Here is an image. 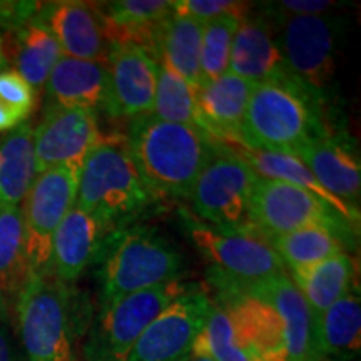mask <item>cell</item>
<instances>
[{"label":"cell","instance_id":"obj_1","mask_svg":"<svg viewBox=\"0 0 361 361\" xmlns=\"http://www.w3.org/2000/svg\"><path fill=\"white\" fill-rule=\"evenodd\" d=\"M129 154L156 196L189 197L197 176L219 142L204 130L147 114L130 121Z\"/></svg>","mask_w":361,"mask_h":361},{"label":"cell","instance_id":"obj_2","mask_svg":"<svg viewBox=\"0 0 361 361\" xmlns=\"http://www.w3.org/2000/svg\"><path fill=\"white\" fill-rule=\"evenodd\" d=\"M324 107L290 75L252 85L239 144L259 151L295 152L328 134Z\"/></svg>","mask_w":361,"mask_h":361},{"label":"cell","instance_id":"obj_3","mask_svg":"<svg viewBox=\"0 0 361 361\" xmlns=\"http://www.w3.org/2000/svg\"><path fill=\"white\" fill-rule=\"evenodd\" d=\"M156 200L123 137H102L80 166L75 206L96 216L112 231L117 226L124 228Z\"/></svg>","mask_w":361,"mask_h":361},{"label":"cell","instance_id":"obj_4","mask_svg":"<svg viewBox=\"0 0 361 361\" xmlns=\"http://www.w3.org/2000/svg\"><path fill=\"white\" fill-rule=\"evenodd\" d=\"M16 335L24 361H79L78 322L69 284L25 274L16 296Z\"/></svg>","mask_w":361,"mask_h":361},{"label":"cell","instance_id":"obj_5","mask_svg":"<svg viewBox=\"0 0 361 361\" xmlns=\"http://www.w3.org/2000/svg\"><path fill=\"white\" fill-rule=\"evenodd\" d=\"M186 234L209 264V279L219 298L243 295L256 284L286 274V264L255 231H233L184 214Z\"/></svg>","mask_w":361,"mask_h":361},{"label":"cell","instance_id":"obj_6","mask_svg":"<svg viewBox=\"0 0 361 361\" xmlns=\"http://www.w3.org/2000/svg\"><path fill=\"white\" fill-rule=\"evenodd\" d=\"M104 301L180 279L183 252L149 226H124L107 238L102 251Z\"/></svg>","mask_w":361,"mask_h":361},{"label":"cell","instance_id":"obj_7","mask_svg":"<svg viewBox=\"0 0 361 361\" xmlns=\"http://www.w3.org/2000/svg\"><path fill=\"white\" fill-rule=\"evenodd\" d=\"M259 176L223 142L189 192L194 213L206 224L233 231L251 229V200Z\"/></svg>","mask_w":361,"mask_h":361},{"label":"cell","instance_id":"obj_8","mask_svg":"<svg viewBox=\"0 0 361 361\" xmlns=\"http://www.w3.org/2000/svg\"><path fill=\"white\" fill-rule=\"evenodd\" d=\"M188 286V283L176 279L116 300L102 301V310L84 348V361L128 360L144 329L171 301L183 295Z\"/></svg>","mask_w":361,"mask_h":361},{"label":"cell","instance_id":"obj_9","mask_svg":"<svg viewBox=\"0 0 361 361\" xmlns=\"http://www.w3.org/2000/svg\"><path fill=\"white\" fill-rule=\"evenodd\" d=\"M278 47L284 69L324 107L329 101L341 19L335 16H298L281 19Z\"/></svg>","mask_w":361,"mask_h":361},{"label":"cell","instance_id":"obj_10","mask_svg":"<svg viewBox=\"0 0 361 361\" xmlns=\"http://www.w3.org/2000/svg\"><path fill=\"white\" fill-rule=\"evenodd\" d=\"M79 171L54 168L40 173L22 202L27 274H49L52 241L62 219L75 206Z\"/></svg>","mask_w":361,"mask_h":361},{"label":"cell","instance_id":"obj_11","mask_svg":"<svg viewBox=\"0 0 361 361\" xmlns=\"http://www.w3.org/2000/svg\"><path fill=\"white\" fill-rule=\"evenodd\" d=\"M328 226L353 234L355 226L305 189L283 180L258 178L251 200V229L266 241L274 236Z\"/></svg>","mask_w":361,"mask_h":361},{"label":"cell","instance_id":"obj_12","mask_svg":"<svg viewBox=\"0 0 361 361\" xmlns=\"http://www.w3.org/2000/svg\"><path fill=\"white\" fill-rule=\"evenodd\" d=\"M211 306L207 293L189 284L144 329L126 361H186Z\"/></svg>","mask_w":361,"mask_h":361},{"label":"cell","instance_id":"obj_13","mask_svg":"<svg viewBox=\"0 0 361 361\" xmlns=\"http://www.w3.org/2000/svg\"><path fill=\"white\" fill-rule=\"evenodd\" d=\"M101 141L96 112L45 104L42 119L34 128L37 174L62 166L79 171Z\"/></svg>","mask_w":361,"mask_h":361},{"label":"cell","instance_id":"obj_14","mask_svg":"<svg viewBox=\"0 0 361 361\" xmlns=\"http://www.w3.org/2000/svg\"><path fill=\"white\" fill-rule=\"evenodd\" d=\"M107 114L114 119H137L152 112L157 87V61L133 44H109L107 52Z\"/></svg>","mask_w":361,"mask_h":361},{"label":"cell","instance_id":"obj_15","mask_svg":"<svg viewBox=\"0 0 361 361\" xmlns=\"http://www.w3.org/2000/svg\"><path fill=\"white\" fill-rule=\"evenodd\" d=\"M35 17L47 25L64 57L92 62L107 61L109 40L104 30L99 4L79 0L40 4Z\"/></svg>","mask_w":361,"mask_h":361},{"label":"cell","instance_id":"obj_16","mask_svg":"<svg viewBox=\"0 0 361 361\" xmlns=\"http://www.w3.org/2000/svg\"><path fill=\"white\" fill-rule=\"evenodd\" d=\"M231 323L233 340L252 361H288L283 323L268 301L256 295L219 298Z\"/></svg>","mask_w":361,"mask_h":361},{"label":"cell","instance_id":"obj_17","mask_svg":"<svg viewBox=\"0 0 361 361\" xmlns=\"http://www.w3.org/2000/svg\"><path fill=\"white\" fill-rule=\"evenodd\" d=\"M273 306L283 323L288 361H322L318 346V318L290 278H273L247 291Z\"/></svg>","mask_w":361,"mask_h":361},{"label":"cell","instance_id":"obj_18","mask_svg":"<svg viewBox=\"0 0 361 361\" xmlns=\"http://www.w3.org/2000/svg\"><path fill=\"white\" fill-rule=\"evenodd\" d=\"M114 233L96 216L74 206L57 228L52 241L49 276L57 281L74 283L99 256L107 238Z\"/></svg>","mask_w":361,"mask_h":361},{"label":"cell","instance_id":"obj_19","mask_svg":"<svg viewBox=\"0 0 361 361\" xmlns=\"http://www.w3.org/2000/svg\"><path fill=\"white\" fill-rule=\"evenodd\" d=\"M295 156L305 162L326 191L358 209L361 166L353 144L345 141L341 135L328 133L311 137L298 149Z\"/></svg>","mask_w":361,"mask_h":361},{"label":"cell","instance_id":"obj_20","mask_svg":"<svg viewBox=\"0 0 361 361\" xmlns=\"http://www.w3.org/2000/svg\"><path fill=\"white\" fill-rule=\"evenodd\" d=\"M228 72L252 84L286 78V69L269 19L252 13H246L239 19Z\"/></svg>","mask_w":361,"mask_h":361},{"label":"cell","instance_id":"obj_21","mask_svg":"<svg viewBox=\"0 0 361 361\" xmlns=\"http://www.w3.org/2000/svg\"><path fill=\"white\" fill-rule=\"evenodd\" d=\"M45 104L96 112L106 109L109 75L106 62L61 57L45 82Z\"/></svg>","mask_w":361,"mask_h":361},{"label":"cell","instance_id":"obj_22","mask_svg":"<svg viewBox=\"0 0 361 361\" xmlns=\"http://www.w3.org/2000/svg\"><path fill=\"white\" fill-rule=\"evenodd\" d=\"M252 82L226 72L196 89V101L207 133L221 142L239 144Z\"/></svg>","mask_w":361,"mask_h":361},{"label":"cell","instance_id":"obj_23","mask_svg":"<svg viewBox=\"0 0 361 361\" xmlns=\"http://www.w3.org/2000/svg\"><path fill=\"white\" fill-rule=\"evenodd\" d=\"M99 8L109 44L139 45L152 56L162 24L173 16L171 0H119Z\"/></svg>","mask_w":361,"mask_h":361},{"label":"cell","instance_id":"obj_24","mask_svg":"<svg viewBox=\"0 0 361 361\" xmlns=\"http://www.w3.org/2000/svg\"><path fill=\"white\" fill-rule=\"evenodd\" d=\"M236 154L246 161V164L255 171L259 178L283 180L290 183L293 186L305 189L324 204L336 211L343 219L348 221L358 228L360 224V211L350 207L346 202L338 200L331 192L326 191L318 179L314 178L313 173L306 168V164L300 157L291 154V152H274V151H259V149L245 147L241 144H234L231 147Z\"/></svg>","mask_w":361,"mask_h":361},{"label":"cell","instance_id":"obj_25","mask_svg":"<svg viewBox=\"0 0 361 361\" xmlns=\"http://www.w3.org/2000/svg\"><path fill=\"white\" fill-rule=\"evenodd\" d=\"M7 42L12 69L19 72L35 92L42 90L62 57L61 47L47 25L34 16L7 32Z\"/></svg>","mask_w":361,"mask_h":361},{"label":"cell","instance_id":"obj_26","mask_svg":"<svg viewBox=\"0 0 361 361\" xmlns=\"http://www.w3.org/2000/svg\"><path fill=\"white\" fill-rule=\"evenodd\" d=\"M202 27V22L173 12L156 39V61L186 80L194 90L201 85Z\"/></svg>","mask_w":361,"mask_h":361},{"label":"cell","instance_id":"obj_27","mask_svg":"<svg viewBox=\"0 0 361 361\" xmlns=\"http://www.w3.org/2000/svg\"><path fill=\"white\" fill-rule=\"evenodd\" d=\"M37 176L34 128L24 123L0 137V206L19 207Z\"/></svg>","mask_w":361,"mask_h":361},{"label":"cell","instance_id":"obj_28","mask_svg":"<svg viewBox=\"0 0 361 361\" xmlns=\"http://www.w3.org/2000/svg\"><path fill=\"white\" fill-rule=\"evenodd\" d=\"M291 281L296 284L318 318L329 306L351 293L355 264L348 252H340L319 263L291 269Z\"/></svg>","mask_w":361,"mask_h":361},{"label":"cell","instance_id":"obj_29","mask_svg":"<svg viewBox=\"0 0 361 361\" xmlns=\"http://www.w3.org/2000/svg\"><path fill=\"white\" fill-rule=\"evenodd\" d=\"M318 346L323 358L353 360L361 346V303L358 293H348L318 316Z\"/></svg>","mask_w":361,"mask_h":361},{"label":"cell","instance_id":"obj_30","mask_svg":"<svg viewBox=\"0 0 361 361\" xmlns=\"http://www.w3.org/2000/svg\"><path fill=\"white\" fill-rule=\"evenodd\" d=\"M348 236H351L350 233L328 226H310L271 238L268 243L286 268L295 269L346 252Z\"/></svg>","mask_w":361,"mask_h":361},{"label":"cell","instance_id":"obj_31","mask_svg":"<svg viewBox=\"0 0 361 361\" xmlns=\"http://www.w3.org/2000/svg\"><path fill=\"white\" fill-rule=\"evenodd\" d=\"M151 116L166 123L184 124L207 133L200 107H197L196 90L159 62H157L156 99Z\"/></svg>","mask_w":361,"mask_h":361},{"label":"cell","instance_id":"obj_32","mask_svg":"<svg viewBox=\"0 0 361 361\" xmlns=\"http://www.w3.org/2000/svg\"><path fill=\"white\" fill-rule=\"evenodd\" d=\"M27 274L22 206H0V293L17 290Z\"/></svg>","mask_w":361,"mask_h":361},{"label":"cell","instance_id":"obj_33","mask_svg":"<svg viewBox=\"0 0 361 361\" xmlns=\"http://www.w3.org/2000/svg\"><path fill=\"white\" fill-rule=\"evenodd\" d=\"M239 19L236 16H223L206 22L201 39V84L221 78L228 72L229 56Z\"/></svg>","mask_w":361,"mask_h":361},{"label":"cell","instance_id":"obj_34","mask_svg":"<svg viewBox=\"0 0 361 361\" xmlns=\"http://www.w3.org/2000/svg\"><path fill=\"white\" fill-rule=\"evenodd\" d=\"M0 102L27 123L37 104V92L12 67L0 72Z\"/></svg>","mask_w":361,"mask_h":361},{"label":"cell","instance_id":"obj_35","mask_svg":"<svg viewBox=\"0 0 361 361\" xmlns=\"http://www.w3.org/2000/svg\"><path fill=\"white\" fill-rule=\"evenodd\" d=\"M173 12L179 17H189L206 24L223 16L245 17L250 13V4L233 0H176Z\"/></svg>","mask_w":361,"mask_h":361},{"label":"cell","instance_id":"obj_36","mask_svg":"<svg viewBox=\"0 0 361 361\" xmlns=\"http://www.w3.org/2000/svg\"><path fill=\"white\" fill-rule=\"evenodd\" d=\"M0 361H24L7 296L0 293Z\"/></svg>","mask_w":361,"mask_h":361},{"label":"cell","instance_id":"obj_37","mask_svg":"<svg viewBox=\"0 0 361 361\" xmlns=\"http://www.w3.org/2000/svg\"><path fill=\"white\" fill-rule=\"evenodd\" d=\"M40 2L24 0H0V30L11 32L37 13Z\"/></svg>","mask_w":361,"mask_h":361},{"label":"cell","instance_id":"obj_38","mask_svg":"<svg viewBox=\"0 0 361 361\" xmlns=\"http://www.w3.org/2000/svg\"><path fill=\"white\" fill-rule=\"evenodd\" d=\"M271 7H264L269 12H278V19H286L298 16H323L328 11H331L335 2H328V0H284V2L268 4Z\"/></svg>","mask_w":361,"mask_h":361},{"label":"cell","instance_id":"obj_39","mask_svg":"<svg viewBox=\"0 0 361 361\" xmlns=\"http://www.w3.org/2000/svg\"><path fill=\"white\" fill-rule=\"evenodd\" d=\"M20 124H24V121L16 112H12L7 106H4L0 102V134L11 133V130L19 128Z\"/></svg>","mask_w":361,"mask_h":361},{"label":"cell","instance_id":"obj_40","mask_svg":"<svg viewBox=\"0 0 361 361\" xmlns=\"http://www.w3.org/2000/svg\"><path fill=\"white\" fill-rule=\"evenodd\" d=\"M8 66H11V57H8L7 32L0 30V72L8 69Z\"/></svg>","mask_w":361,"mask_h":361},{"label":"cell","instance_id":"obj_41","mask_svg":"<svg viewBox=\"0 0 361 361\" xmlns=\"http://www.w3.org/2000/svg\"><path fill=\"white\" fill-rule=\"evenodd\" d=\"M186 361H213L209 358H201V356H189V358Z\"/></svg>","mask_w":361,"mask_h":361}]
</instances>
